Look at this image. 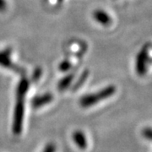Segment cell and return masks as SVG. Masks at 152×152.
Listing matches in <instances>:
<instances>
[{"label": "cell", "instance_id": "52a82bcc", "mask_svg": "<svg viewBox=\"0 0 152 152\" xmlns=\"http://www.w3.org/2000/svg\"><path fill=\"white\" fill-rule=\"evenodd\" d=\"M73 140L76 145L81 150H85L87 147V140L85 134L82 131L77 130L73 133Z\"/></svg>", "mask_w": 152, "mask_h": 152}, {"label": "cell", "instance_id": "6da1fadb", "mask_svg": "<svg viewBox=\"0 0 152 152\" xmlns=\"http://www.w3.org/2000/svg\"><path fill=\"white\" fill-rule=\"evenodd\" d=\"M115 92H116V87L114 86H109L97 92L84 96L80 99V105L82 107H91L95 104H97L102 100L112 96Z\"/></svg>", "mask_w": 152, "mask_h": 152}, {"label": "cell", "instance_id": "3957f363", "mask_svg": "<svg viewBox=\"0 0 152 152\" xmlns=\"http://www.w3.org/2000/svg\"><path fill=\"white\" fill-rule=\"evenodd\" d=\"M149 48L147 46H145L140 50L136 58V72L140 76H144L147 70V63L149 56Z\"/></svg>", "mask_w": 152, "mask_h": 152}, {"label": "cell", "instance_id": "8fae6325", "mask_svg": "<svg viewBox=\"0 0 152 152\" xmlns=\"http://www.w3.org/2000/svg\"><path fill=\"white\" fill-rule=\"evenodd\" d=\"M142 134H143V136L145 139L152 141V128H145V129H144L143 131H142Z\"/></svg>", "mask_w": 152, "mask_h": 152}, {"label": "cell", "instance_id": "7a4b0ae2", "mask_svg": "<svg viewBox=\"0 0 152 152\" xmlns=\"http://www.w3.org/2000/svg\"><path fill=\"white\" fill-rule=\"evenodd\" d=\"M16 104L14 112V121L12 130L15 134H20L22 132L23 127V120H24V114H25V96H16Z\"/></svg>", "mask_w": 152, "mask_h": 152}, {"label": "cell", "instance_id": "5b68a950", "mask_svg": "<svg viewBox=\"0 0 152 152\" xmlns=\"http://www.w3.org/2000/svg\"><path fill=\"white\" fill-rule=\"evenodd\" d=\"M53 99V96L51 93H46L42 96H37L31 100V107L33 108H39L44 105L50 103Z\"/></svg>", "mask_w": 152, "mask_h": 152}, {"label": "cell", "instance_id": "30bf717a", "mask_svg": "<svg viewBox=\"0 0 152 152\" xmlns=\"http://www.w3.org/2000/svg\"><path fill=\"white\" fill-rule=\"evenodd\" d=\"M88 76H89V71L88 70H85L83 73H82V75H80V77L78 79V80L76 81V83L74 85V86H73V89H72V91H76L77 90H79L80 87L84 85V83L85 81L86 80V79L88 78Z\"/></svg>", "mask_w": 152, "mask_h": 152}, {"label": "cell", "instance_id": "4fadbf2b", "mask_svg": "<svg viewBox=\"0 0 152 152\" xmlns=\"http://www.w3.org/2000/svg\"><path fill=\"white\" fill-rule=\"evenodd\" d=\"M56 151V145L53 143H49L48 144L46 147L44 148L42 152H55Z\"/></svg>", "mask_w": 152, "mask_h": 152}, {"label": "cell", "instance_id": "7c38bea8", "mask_svg": "<svg viewBox=\"0 0 152 152\" xmlns=\"http://www.w3.org/2000/svg\"><path fill=\"white\" fill-rule=\"evenodd\" d=\"M71 67V64L69 62V61H64V62H62L61 64H60L59 65V70L62 71V72H66V71H68L69 69H70Z\"/></svg>", "mask_w": 152, "mask_h": 152}, {"label": "cell", "instance_id": "ba28073f", "mask_svg": "<svg viewBox=\"0 0 152 152\" xmlns=\"http://www.w3.org/2000/svg\"><path fill=\"white\" fill-rule=\"evenodd\" d=\"M74 78H75V74H74V73H71L69 75H66L65 77H64V78L59 81L58 85V91H65L66 89L71 85V83L73 81Z\"/></svg>", "mask_w": 152, "mask_h": 152}, {"label": "cell", "instance_id": "5bb4252c", "mask_svg": "<svg viewBox=\"0 0 152 152\" xmlns=\"http://www.w3.org/2000/svg\"><path fill=\"white\" fill-rule=\"evenodd\" d=\"M41 75H42V70L38 69H37V70L35 71L34 75H33V79H34L35 80H37L38 79L41 77Z\"/></svg>", "mask_w": 152, "mask_h": 152}, {"label": "cell", "instance_id": "9c48e42d", "mask_svg": "<svg viewBox=\"0 0 152 152\" xmlns=\"http://www.w3.org/2000/svg\"><path fill=\"white\" fill-rule=\"evenodd\" d=\"M29 86H30V82H29L27 79H26V78L22 79L18 84L16 90V96H26V94L27 93L28 90H29Z\"/></svg>", "mask_w": 152, "mask_h": 152}, {"label": "cell", "instance_id": "8992f818", "mask_svg": "<svg viewBox=\"0 0 152 152\" xmlns=\"http://www.w3.org/2000/svg\"><path fill=\"white\" fill-rule=\"evenodd\" d=\"M94 19L103 26H108L112 22V18L103 10H96L93 13Z\"/></svg>", "mask_w": 152, "mask_h": 152}, {"label": "cell", "instance_id": "9a60e30c", "mask_svg": "<svg viewBox=\"0 0 152 152\" xmlns=\"http://www.w3.org/2000/svg\"><path fill=\"white\" fill-rule=\"evenodd\" d=\"M6 4L4 0H0V11L5 10Z\"/></svg>", "mask_w": 152, "mask_h": 152}, {"label": "cell", "instance_id": "277c9868", "mask_svg": "<svg viewBox=\"0 0 152 152\" xmlns=\"http://www.w3.org/2000/svg\"><path fill=\"white\" fill-rule=\"evenodd\" d=\"M0 65L4 67L6 69H10L12 70H15V72L20 73V74H23L25 72L20 67H18L11 62L10 50H5L0 53Z\"/></svg>", "mask_w": 152, "mask_h": 152}]
</instances>
